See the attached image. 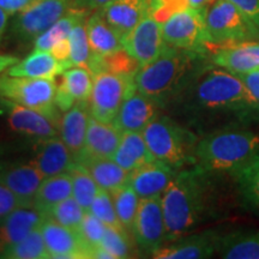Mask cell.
<instances>
[{
  "mask_svg": "<svg viewBox=\"0 0 259 259\" xmlns=\"http://www.w3.org/2000/svg\"><path fill=\"white\" fill-rule=\"evenodd\" d=\"M87 32L94 56L106 57L124 50V38L99 10L87 19Z\"/></svg>",
  "mask_w": 259,
  "mask_h": 259,
  "instance_id": "4316f807",
  "label": "cell"
},
{
  "mask_svg": "<svg viewBox=\"0 0 259 259\" xmlns=\"http://www.w3.org/2000/svg\"><path fill=\"white\" fill-rule=\"evenodd\" d=\"M93 89V74L87 67L72 66L64 71L57 87L56 105L60 112L78 102H88Z\"/></svg>",
  "mask_w": 259,
  "mask_h": 259,
  "instance_id": "44dd1931",
  "label": "cell"
},
{
  "mask_svg": "<svg viewBox=\"0 0 259 259\" xmlns=\"http://www.w3.org/2000/svg\"><path fill=\"white\" fill-rule=\"evenodd\" d=\"M69 173L72 179V197L85 211H89L93 200L100 190L99 185L87 167L79 162L74 161Z\"/></svg>",
  "mask_w": 259,
  "mask_h": 259,
  "instance_id": "e575fe53",
  "label": "cell"
},
{
  "mask_svg": "<svg viewBox=\"0 0 259 259\" xmlns=\"http://www.w3.org/2000/svg\"><path fill=\"white\" fill-rule=\"evenodd\" d=\"M107 225L101 220L97 219L90 211H87L84 215L83 221L80 223L79 228L77 229L80 240H82L84 247H85L88 258L93 257L94 251L101 244V240L105 235Z\"/></svg>",
  "mask_w": 259,
  "mask_h": 259,
  "instance_id": "f35d334b",
  "label": "cell"
},
{
  "mask_svg": "<svg viewBox=\"0 0 259 259\" xmlns=\"http://www.w3.org/2000/svg\"><path fill=\"white\" fill-rule=\"evenodd\" d=\"M76 162L87 167L100 189L111 193L128 183L130 173L113 158L82 157Z\"/></svg>",
  "mask_w": 259,
  "mask_h": 259,
  "instance_id": "f546056e",
  "label": "cell"
},
{
  "mask_svg": "<svg viewBox=\"0 0 259 259\" xmlns=\"http://www.w3.org/2000/svg\"><path fill=\"white\" fill-rule=\"evenodd\" d=\"M121 136L122 132L113 122L107 124L90 115L85 147L78 160L82 157L113 158L121 141Z\"/></svg>",
  "mask_w": 259,
  "mask_h": 259,
  "instance_id": "d4e9b609",
  "label": "cell"
},
{
  "mask_svg": "<svg viewBox=\"0 0 259 259\" xmlns=\"http://www.w3.org/2000/svg\"><path fill=\"white\" fill-rule=\"evenodd\" d=\"M179 101L193 121L211 122L212 130L259 125V102L236 74L212 63L196 77Z\"/></svg>",
  "mask_w": 259,
  "mask_h": 259,
  "instance_id": "6da1fadb",
  "label": "cell"
},
{
  "mask_svg": "<svg viewBox=\"0 0 259 259\" xmlns=\"http://www.w3.org/2000/svg\"><path fill=\"white\" fill-rule=\"evenodd\" d=\"M211 176L197 166L184 168L162 194L166 244L189 234L208 215L212 197Z\"/></svg>",
  "mask_w": 259,
  "mask_h": 259,
  "instance_id": "3957f363",
  "label": "cell"
},
{
  "mask_svg": "<svg viewBox=\"0 0 259 259\" xmlns=\"http://www.w3.org/2000/svg\"><path fill=\"white\" fill-rule=\"evenodd\" d=\"M87 16L80 18L71 30L69 35L70 56L69 66L88 67L92 58V48L89 45L88 32H87Z\"/></svg>",
  "mask_w": 259,
  "mask_h": 259,
  "instance_id": "8d00e7d4",
  "label": "cell"
},
{
  "mask_svg": "<svg viewBox=\"0 0 259 259\" xmlns=\"http://www.w3.org/2000/svg\"><path fill=\"white\" fill-rule=\"evenodd\" d=\"M30 162L45 179L69 171L74 158L60 136H56L35 143L34 156Z\"/></svg>",
  "mask_w": 259,
  "mask_h": 259,
  "instance_id": "ffe728a7",
  "label": "cell"
},
{
  "mask_svg": "<svg viewBox=\"0 0 259 259\" xmlns=\"http://www.w3.org/2000/svg\"><path fill=\"white\" fill-rule=\"evenodd\" d=\"M56 79L0 76V97L35 109L60 120L59 109L56 105Z\"/></svg>",
  "mask_w": 259,
  "mask_h": 259,
  "instance_id": "ba28073f",
  "label": "cell"
},
{
  "mask_svg": "<svg viewBox=\"0 0 259 259\" xmlns=\"http://www.w3.org/2000/svg\"><path fill=\"white\" fill-rule=\"evenodd\" d=\"M233 177L235 178L241 199L246 205L259 213V149Z\"/></svg>",
  "mask_w": 259,
  "mask_h": 259,
  "instance_id": "836d02e7",
  "label": "cell"
},
{
  "mask_svg": "<svg viewBox=\"0 0 259 259\" xmlns=\"http://www.w3.org/2000/svg\"><path fill=\"white\" fill-rule=\"evenodd\" d=\"M153 0H112L99 11L122 38L149 15Z\"/></svg>",
  "mask_w": 259,
  "mask_h": 259,
  "instance_id": "603a6c76",
  "label": "cell"
},
{
  "mask_svg": "<svg viewBox=\"0 0 259 259\" xmlns=\"http://www.w3.org/2000/svg\"><path fill=\"white\" fill-rule=\"evenodd\" d=\"M142 134L156 160L178 170L194 166V149L199 137L177 120L158 114Z\"/></svg>",
  "mask_w": 259,
  "mask_h": 259,
  "instance_id": "5b68a950",
  "label": "cell"
},
{
  "mask_svg": "<svg viewBox=\"0 0 259 259\" xmlns=\"http://www.w3.org/2000/svg\"><path fill=\"white\" fill-rule=\"evenodd\" d=\"M210 61L233 74L259 71V41L210 47Z\"/></svg>",
  "mask_w": 259,
  "mask_h": 259,
  "instance_id": "2e32d148",
  "label": "cell"
},
{
  "mask_svg": "<svg viewBox=\"0 0 259 259\" xmlns=\"http://www.w3.org/2000/svg\"><path fill=\"white\" fill-rule=\"evenodd\" d=\"M205 9L186 6L171 12L161 22L164 42L180 50L209 53L210 37L205 24Z\"/></svg>",
  "mask_w": 259,
  "mask_h": 259,
  "instance_id": "52a82bcc",
  "label": "cell"
},
{
  "mask_svg": "<svg viewBox=\"0 0 259 259\" xmlns=\"http://www.w3.org/2000/svg\"><path fill=\"white\" fill-rule=\"evenodd\" d=\"M9 23V15L0 8V45H2L3 40H4L6 29H8Z\"/></svg>",
  "mask_w": 259,
  "mask_h": 259,
  "instance_id": "c3c4849f",
  "label": "cell"
},
{
  "mask_svg": "<svg viewBox=\"0 0 259 259\" xmlns=\"http://www.w3.org/2000/svg\"><path fill=\"white\" fill-rule=\"evenodd\" d=\"M220 235L212 231L184 235L164 244L151 255L156 259H203L212 257L218 252Z\"/></svg>",
  "mask_w": 259,
  "mask_h": 259,
  "instance_id": "ac0fdd59",
  "label": "cell"
},
{
  "mask_svg": "<svg viewBox=\"0 0 259 259\" xmlns=\"http://www.w3.org/2000/svg\"><path fill=\"white\" fill-rule=\"evenodd\" d=\"M160 106L154 100L134 88L125 97L114 124L121 132H143L158 115Z\"/></svg>",
  "mask_w": 259,
  "mask_h": 259,
  "instance_id": "9a60e30c",
  "label": "cell"
},
{
  "mask_svg": "<svg viewBox=\"0 0 259 259\" xmlns=\"http://www.w3.org/2000/svg\"><path fill=\"white\" fill-rule=\"evenodd\" d=\"M141 252L153 255L166 244V222L161 197L142 198L131 229Z\"/></svg>",
  "mask_w": 259,
  "mask_h": 259,
  "instance_id": "7c38bea8",
  "label": "cell"
},
{
  "mask_svg": "<svg viewBox=\"0 0 259 259\" xmlns=\"http://www.w3.org/2000/svg\"><path fill=\"white\" fill-rule=\"evenodd\" d=\"M136 88L135 78L100 71L93 74V89L89 99V112L96 120L112 124L125 97Z\"/></svg>",
  "mask_w": 259,
  "mask_h": 259,
  "instance_id": "30bf717a",
  "label": "cell"
},
{
  "mask_svg": "<svg viewBox=\"0 0 259 259\" xmlns=\"http://www.w3.org/2000/svg\"><path fill=\"white\" fill-rule=\"evenodd\" d=\"M213 0H185L186 6L194 9H204L211 4Z\"/></svg>",
  "mask_w": 259,
  "mask_h": 259,
  "instance_id": "681fc988",
  "label": "cell"
},
{
  "mask_svg": "<svg viewBox=\"0 0 259 259\" xmlns=\"http://www.w3.org/2000/svg\"><path fill=\"white\" fill-rule=\"evenodd\" d=\"M218 253L226 259H259V231H238L220 236Z\"/></svg>",
  "mask_w": 259,
  "mask_h": 259,
  "instance_id": "4dcf8cb0",
  "label": "cell"
},
{
  "mask_svg": "<svg viewBox=\"0 0 259 259\" xmlns=\"http://www.w3.org/2000/svg\"><path fill=\"white\" fill-rule=\"evenodd\" d=\"M23 206L21 200L8 187L0 184V219L4 218L14 210Z\"/></svg>",
  "mask_w": 259,
  "mask_h": 259,
  "instance_id": "b9f144b4",
  "label": "cell"
},
{
  "mask_svg": "<svg viewBox=\"0 0 259 259\" xmlns=\"http://www.w3.org/2000/svg\"><path fill=\"white\" fill-rule=\"evenodd\" d=\"M67 65L58 60L51 52L34 50L24 59L8 70V74L15 77H29V78L56 79L67 70Z\"/></svg>",
  "mask_w": 259,
  "mask_h": 259,
  "instance_id": "484cf974",
  "label": "cell"
},
{
  "mask_svg": "<svg viewBox=\"0 0 259 259\" xmlns=\"http://www.w3.org/2000/svg\"><path fill=\"white\" fill-rule=\"evenodd\" d=\"M90 112L89 102H78L64 112L59 122V136L69 148L74 161L78 160L85 147Z\"/></svg>",
  "mask_w": 259,
  "mask_h": 259,
  "instance_id": "cb8c5ba5",
  "label": "cell"
},
{
  "mask_svg": "<svg viewBox=\"0 0 259 259\" xmlns=\"http://www.w3.org/2000/svg\"><path fill=\"white\" fill-rule=\"evenodd\" d=\"M114 160L128 173L156 160L149 150L147 142L141 132H122L121 141L116 149Z\"/></svg>",
  "mask_w": 259,
  "mask_h": 259,
  "instance_id": "83f0119b",
  "label": "cell"
},
{
  "mask_svg": "<svg viewBox=\"0 0 259 259\" xmlns=\"http://www.w3.org/2000/svg\"><path fill=\"white\" fill-rule=\"evenodd\" d=\"M36 0H0L2 8L9 16H15L34 4Z\"/></svg>",
  "mask_w": 259,
  "mask_h": 259,
  "instance_id": "ee69618b",
  "label": "cell"
},
{
  "mask_svg": "<svg viewBox=\"0 0 259 259\" xmlns=\"http://www.w3.org/2000/svg\"><path fill=\"white\" fill-rule=\"evenodd\" d=\"M166 42L162 34V23L149 14L124 38V48L130 56L144 66L156 59L163 51Z\"/></svg>",
  "mask_w": 259,
  "mask_h": 259,
  "instance_id": "4fadbf2b",
  "label": "cell"
},
{
  "mask_svg": "<svg viewBox=\"0 0 259 259\" xmlns=\"http://www.w3.org/2000/svg\"><path fill=\"white\" fill-rule=\"evenodd\" d=\"M44 219L34 206H21L0 219V258L5 251L40 227Z\"/></svg>",
  "mask_w": 259,
  "mask_h": 259,
  "instance_id": "7402d4cb",
  "label": "cell"
},
{
  "mask_svg": "<svg viewBox=\"0 0 259 259\" xmlns=\"http://www.w3.org/2000/svg\"><path fill=\"white\" fill-rule=\"evenodd\" d=\"M46 245L40 227L35 228L17 244L3 253L0 259H48Z\"/></svg>",
  "mask_w": 259,
  "mask_h": 259,
  "instance_id": "d590c367",
  "label": "cell"
},
{
  "mask_svg": "<svg viewBox=\"0 0 259 259\" xmlns=\"http://www.w3.org/2000/svg\"><path fill=\"white\" fill-rule=\"evenodd\" d=\"M89 211L95 215L97 219L105 222L107 226L122 227L116 215L114 202H113L112 194L107 190L100 189L95 199L93 200Z\"/></svg>",
  "mask_w": 259,
  "mask_h": 259,
  "instance_id": "60d3db41",
  "label": "cell"
},
{
  "mask_svg": "<svg viewBox=\"0 0 259 259\" xmlns=\"http://www.w3.org/2000/svg\"><path fill=\"white\" fill-rule=\"evenodd\" d=\"M85 212L87 211L79 205V203L71 196L69 198L63 200V202L57 204L47 213L46 218H50L53 221L60 223L61 226L77 231L83 221Z\"/></svg>",
  "mask_w": 259,
  "mask_h": 259,
  "instance_id": "ab89813d",
  "label": "cell"
},
{
  "mask_svg": "<svg viewBox=\"0 0 259 259\" xmlns=\"http://www.w3.org/2000/svg\"><path fill=\"white\" fill-rule=\"evenodd\" d=\"M112 0H74V8L87 10V11H97L102 9Z\"/></svg>",
  "mask_w": 259,
  "mask_h": 259,
  "instance_id": "bcb514c9",
  "label": "cell"
},
{
  "mask_svg": "<svg viewBox=\"0 0 259 259\" xmlns=\"http://www.w3.org/2000/svg\"><path fill=\"white\" fill-rule=\"evenodd\" d=\"M89 11L78 8H72L65 14L63 17L58 19L52 27L38 36L34 42V50H42L51 52L56 45L60 44L69 38V35L74 24L80 18L88 16Z\"/></svg>",
  "mask_w": 259,
  "mask_h": 259,
  "instance_id": "d6a6232c",
  "label": "cell"
},
{
  "mask_svg": "<svg viewBox=\"0 0 259 259\" xmlns=\"http://www.w3.org/2000/svg\"><path fill=\"white\" fill-rule=\"evenodd\" d=\"M259 27V0H229Z\"/></svg>",
  "mask_w": 259,
  "mask_h": 259,
  "instance_id": "7bdbcfd3",
  "label": "cell"
},
{
  "mask_svg": "<svg viewBox=\"0 0 259 259\" xmlns=\"http://www.w3.org/2000/svg\"><path fill=\"white\" fill-rule=\"evenodd\" d=\"M44 177L30 161H0V184L8 187L23 206H32Z\"/></svg>",
  "mask_w": 259,
  "mask_h": 259,
  "instance_id": "5bb4252c",
  "label": "cell"
},
{
  "mask_svg": "<svg viewBox=\"0 0 259 259\" xmlns=\"http://www.w3.org/2000/svg\"><path fill=\"white\" fill-rule=\"evenodd\" d=\"M40 229L44 236L48 255L54 259H82L88 258L85 247L78 233L50 218L42 220Z\"/></svg>",
  "mask_w": 259,
  "mask_h": 259,
  "instance_id": "e0dca14e",
  "label": "cell"
},
{
  "mask_svg": "<svg viewBox=\"0 0 259 259\" xmlns=\"http://www.w3.org/2000/svg\"><path fill=\"white\" fill-rule=\"evenodd\" d=\"M19 59L15 56H10V54H0V74L5 71H8L10 67L17 64Z\"/></svg>",
  "mask_w": 259,
  "mask_h": 259,
  "instance_id": "7dc6e473",
  "label": "cell"
},
{
  "mask_svg": "<svg viewBox=\"0 0 259 259\" xmlns=\"http://www.w3.org/2000/svg\"><path fill=\"white\" fill-rule=\"evenodd\" d=\"M72 196V179L69 171L45 178L35 194L32 206L46 218L57 204Z\"/></svg>",
  "mask_w": 259,
  "mask_h": 259,
  "instance_id": "f1b7e54d",
  "label": "cell"
},
{
  "mask_svg": "<svg viewBox=\"0 0 259 259\" xmlns=\"http://www.w3.org/2000/svg\"><path fill=\"white\" fill-rule=\"evenodd\" d=\"M72 8L74 0H36L12 19L9 37L23 46L34 44L38 36Z\"/></svg>",
  "mask_w": 259,
  "mask_h": 259,
  "instance_id": "9c48e42d",
  "label": "cell"
},
{
  "mask_svg": "<svg viewBox=\"0 0 259 259\" xmlns=\"http://www.w3.org/2000/svg\"><path fill=\"white\" fill-rule=\"evenodd\" d=\"M205 24L210 47L259 41L258 25L229 0H213L206 6Z\"/></svg>",
  "mask_w": 259,
  "mask_h": 259,
  "instance_id": "8992f818",
  "label": "cell"
},
{
  "mask_svg": "<svg viewBox=\"0 0 259 259\" xmlns=\"http://www.w3.org/2000/svg\"><path fill=\"white\" fill-rule=\"evenodd\" d=\"M259 149V134L246 126H223L199 137L194 166L210 174L234 176Z\"/></svg>",
  "mask_w": 259,
  "mask_h": 259,
  "instance_id": "277c9868",
  "label": "cell"
},
{
  "mask_svg": "<svg viewBox=\"0 0 259 259\" xmlns=\"http://www.w3.org/2000/svg\"><path fill=\"white\" fill-rule=\"evenodd\" d=\"M111 194L119 221L125 229L131 232L141 198L128 183L121 186L120 189L115 190Z\"/></svg>",
  "mask_w": 259,
  "mask_h": 259,
  "instance_id": "74e56055",
  "label": "cell"
},
{
  "mask_svg": "<svg viewBox=\"0 0 259 259\" xmlns=\"http://www.w3.org/2000/svg\"><path fill=\"white\" fill-rule=\"evenodd\" d=\"M236 76L241 79V82L245 84V87L248 89V92H250L252 94V96L259 102V71H254V72L248 73H240L236 74Z\"/></svg>",
  "mask_w": 259,
  "mask_h": 259,
  "instance_id": "f6af8a7d",
  "label": "cell"
},
{
  "mask_svg": "<svg viewBox=\"0 0 259 259\" xmlns=\"http://www.w3.org/2000/svg\"><path fill=\"white\" fill-rule=\"evenodd\" d=\"M0 114L12 132L35 143L59 136L60 120L44 113L0 97Z\"/></svg>",
  "mask_w": 259,
  "mask_h": 259,
  "instance_id": "8fae6325",
  "label": "cell"
},
{
  "mask_svg": "<svg viewBox=\"0 0 259 259\" xmlns=\"http://www.w3.org/2000/svg\"><path fill=\"white\" fill-rule=\"evenodd\" d=\"M130 234L131 232H128L124 227L107 226L101 244L94 251L92 258L118 259L134 257L137 245L135 240L132 241Z\"/></svg>",
  "mask_w": 259,
  "mask_h": 259,
  "instance_id": "1f68e13d",
  "label": "cell"
},
{
  "mask_svg": "<svg viewBox=\"0 0 259 259\" xmlns=\"http://www.w3.org/2000/svg\"><path fill=\"white\" fill-rule=\"evenodd\" d=\"M179 170L164 162L154 160L130 173L128 184L139 198L162 197Z\"/></svg>",
  "mask_w": 259,
  "mask_h": 259,
  "instance_id": "d6986e66",
  "label": "cell"
},
{
  "mask_svg": "<svg viewBox=\"0 0 259 259\" xmlns=\"http://www.w3.org/2000/svg\"><path fill=\"white\" fill-rule=\"evenodd\" d=\"M211 64L206 54L180 50L166 44L156 59L138 70L137 89L162 107L176 102L202 71Z\"/></svg>",
  "mask_w": 259,
  "mask_h": 259,
  "instance_id": "7a4b0ae2",
  "label": "cell"
}]
</instances>
